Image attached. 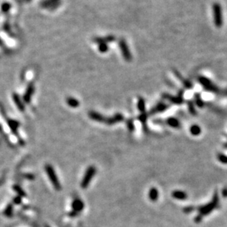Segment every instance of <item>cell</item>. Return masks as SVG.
<instances>
[{"instance_id":"6da1fadb","label":"cell","mask_w":227,"mask_h":227,"mask_svg":"<svg viewBox=\"0 0 227 227\" xmlns=\"http://www.w3.org/2000/svg\"><path fill=\"white\" fill-rule=\"evenodd\" d=\"M45 171L47 173L48 177H49V180L51 184H52L53 187L55 188V190H60L61 189V184L60 182L58 177H57L56 173H55V169L50 164H46L45 165Z\"/></svg>"},{"instance_id":"7a4b0ae2","label":"cell","mask_w":227,"mask_h":227,"mask_svg":"<svg viewBox=\"0 0 227 227\" xmlns=\"http://www.w3.org/2000/svg\"><path fill=\"white\" fill-rule=\"evenodd\" d=\"M96 173V169L94 166H90L89 168H87L81 182L80 186L82 188L85 189L89 186L92 178L95 176Z\"/></svg>"},{"instance_id":"3957f363","label":"cell","mask_w":227,"mask_h":227,"mask_svg":"<svg viewBox=\"0 0 227 227\" xmlns=\"http://www.w3.org/2000/svg\"><path fill=\"white\" fill-rule=\"evenodd\" d=\"M213 16H214V22L216 27L220 28L223 25V18L221 7L218 3L214 4L213 5Z\"/></svg>"},{"instance_id":"277c9868","label":"cell","mask_w":227,"mask_h":227,"mask_svg":"<svg viewBox=\"0 0 227 227\" xmlns=\"http://www.w3.org/2000/svg\"><path fill=\"white\" fill-rule=\"evenodd\" d=\"M118 44H119V47H120V50L121 52V54H122L123 58L126 60L127 62H130V61H132V57L127 41L123 39H121L119 40Z\"/></svg>"},{"instance_id":"5b68a950","label":"cell","mask_w":227,"mask_h":227,"mask_svg":"<svg viewBox=\"0 0 227 227\" xmlns=\"http://www.w3.org/2000/svg\"><path fill=\"white\" fill-rule=\"evenodd\" d=\"M61 0H42L40 3L41 7L49 11H55L61 5Z\"/></svg>"},{"instance_id":"8992f818","label":"cell","mask_w":227,"mask_h":227,"mask_svg":"<svg viewBox=\"0 0 227 227\" xmlns=\"http://www.w3.org/2000/svg\"><path fill=\"white\" fill-rule=\"evenodd\" d=\"M34 91H35V86L33 83H29L27 86V89H26V91L23 96V100L26 103H29L31 101L32 96L34 94Z\"/></svg>"},{"instance_id":"52a82bcc","label":"cell","mask_w":227,"mask_h":227,"mask_svg":"<svg viewBox=\"0 0 227 227\" xmlns=\"http://www.w3.org/2000/svg\"><path fill=\"white\" fill-rule=\"evenodd\" d=\"M88 116L91 119L96 121V122L104 123H105V122H106L107 117H104L102 114L96 112V111H90V112L88 113Z\"/></svg>"},{"instance_id":"ba28073f","label":"cell","mask_w":227,"mask_h":227,"mask_svg":"<svg viewBox=\"0 0 227 227\" xmlns=\"http://www.w3.org/2000/svg\"><path fill=\"white\" fill-rule=\"evenodd\" d=\"M115 40V37L114 35H107L106 37H95L94 39H93V42H95L97 44H99L102 43H109L113 42Z\"/></svg>"},{"instance_id":"9c48e42d","label":"cell","mask_w":227,"mask_h":227,"mask_svg":"<svg viewBox=\"0 0 227 227\" xmlns=\"http://www.w3.org/2000/svg\"><path fill=\"white\" fill-rule=\"evenodd\" d=\"M7 123L10 128H11V130L12 131V132L14 133L16 137L19 136L18 135V128H19L20 123L17 120H14V119H7Z\"/></svg>"},{"instance_id":"30bf717a","label":"cell","mask_w":227,"mask_h":227,"mask_svg":"<svg viewBox=\"0 0 227 227\" xmlns=\"http://www.w3.org/2000/svg\"><path fill=\"white\" fill-rule=\"evenodd\" d=\"M12 97H13V101H14L16 105L17 106L18 109H19L20 111H25L24 104L22 100H21V98H20L19 95L16 94V93H13Z\"/></svg>"},{"instance_id":"8fae6325","label":"cell","mask_w":227,"mask_h":227,"mask_svg":"<svg viewBox=\"0 0 227 227\" xmlns=\"http://www.w3.org/2000/svg\"><path fill=\"white\" fill-rule=\"evenodd\" d=\"M123 119V117L121 114H115L114 116L112 117H107L105 123L107 125H113L116 123L121 122Z\"/></svg>"},{"instance_id":"7c38bea8","label":"cell","mask_w":227,"mask_h":227,"mask_svg":"<svg viewBox=\"0 0 227 227\" xmlns=\"http://www.w3.org/2000/svg\"><path fill=\"white\" fill-rule=\"evenodd\" d=\"M216 205V201H214V202L213 203H211V204L207 205V206H203V207L200 210L201 214H202V215H207L208 213H210L211 211L215 208Z\"/></svg>"},{"instance_id":"4fadbf2b","label":"cell","mask_w":227,"mask_h":227,"mask_svg":"<svg viewBox=\"0 0 227 227\" xmlns=\"http://www.w3.org/2000/svg\"><path fill=\"white\" fill-rule=\"evenodd\" d=\"M72 208L73 210L76 211V212H79V211L82 210L83 208H84V204H83L82 201H81L80 199H75L72 203Z\"/></svg>"},{"instance_id":"5bb4252c","label":"cell","mask_w":227,"mask_h":227,"mask_svg":"<svg viewBox=\"0 0 227 227\" xmlns=\"http://www.w3.org/2000/svg\"><path fill=\"white\" fill-rule=\"evenodd\" d=\"M66 103L71 108H77L79 105V102L78 100L73 98V97H68L66 99Z\"/></svg>"},{"instance_id":"9a60e30c","label":"cell","mask_w":227,"mask_h":227,"mask_svg":"<svg viewBox=\"0 0 227 227\" xmlns=\"http://www.w3.org/2000/svg\"><path fill=\"white\" fill-rule=\"evenodd\" d=\"M13 190L15 191L17 193L18 196L20 197H25L27 195H26V192H24V190H23V188L21 187H20L19 185L18 184H14L13 186Z\"/></svg>"},{"instance_id":"2e32d148","label":"cell","mask_w":227,"mask_h":227,"mask_svg":"<svg viewBox=\"0 0 227 227\" xmlns=\"http://www.w3.org/2000/svg\"><path fill=\"white\" fill-rule=\"evenodd\" d=\"M173 196H174V198L180 199V200H183V199L186 198V194L184 192H181V191H175L173 193Z\"/></svg>"},{"instance_id":"e0dca14e","label":"cell","mask_w":227,"mask_h":227,"mask_svg":"<svg viewBox=\"0 0 227 227\" xmlns=\"http://www.w3.org/2000/svg\"><path fill=\"white\" fill-rule=\"evenodd\" d=\"M157 197H158V192L155 188H152L150 190V192H149V198L151 199V201H156L157 199Z\"/></svg>"},{"instance_id":"ac0fdd59","label":"cell","mask_w":227,"mask_h":227,"mask_svg":"<svg viewBox=\"0 0 227 227\" xmlns=\"http://www.w3.org/2000/svg\"><path fill=\"white\" fill-rule=\"evenodd\" d=\"M98 47H99V51L101 53H107V52L109 50V47L108 45H107V44L105 43L99 44H98Z\"/></svg>"},{"instance_id":"d6986e66","label":"cell","mask_w":227,"mask_h":227,"mask_svg":"<svg viewBox=\"0 0 227 227\" xmlns=\"http://www.w3.org/2000/svg\"><path fill=\"white\" fill-rule=\"evenodd\" d=\"M2 11L4 13H7L10 10L11 8V5L8 2H5L2 5Z\"/></svg>"},{"instance_id":"ffe728a7","label":"cell","mask_w":227,"mask_h":227,"mask_svg":"<svg viewBox=\"0 0 227 227\" xmlns=\"http://www.w3.org/2000/svg\"><path fill=\"white\" fill-rule=\"evenodd\" d=\"M2 28L4 30V31L6 32L7 34L10 35H13V33H12V31H11V26H10L8 22H5V24H4Z\"/></svg>"},{"instance_id":"44dd1931","label":"cell","mask_w":227,"mask_h":227,"mask_svg":"<svg viewBox=\"0 0 227 227\" xmlns=\"http://www.w3.org/2000/svg\"><path fill=\"white\" fill-rule=\"evenodd\" d=\"M191 133L194 135H198L201 132V129L198 125H193L190 128Z\"/></svg>"},{"instance_id":"7402d4cb","label":"cell","mask_w":227,"mask_h":227,"mask_svg":"<svg viewBox=\"0 0 227 227\" xmlns=\"http://www.w3.org/2000/svg\"><path fill=\"white\" fill-rule=\"evenodd\" d=\"M12 212H13V205L12 204H8L7 206L6 207L5 210V214L6 216L11 217L12 215Z\"/></svg>"},{"instance_id":"603a6c76","label":"cell","mask_w":227,"mask_h":227,"mask_svg":"<svg viewBox=\"0 0 227 227\" xmlns=\"http://www.w3.org/2000/svg\"><path fill=\"white\" fill-rule=\"evenodd\" d=\"M137 107H138V109L140 111H144V108H145V103H144V100L142 98H140L138 100V103H137Z\"/></svg>"},{"instance_id":"cb8c5ba5","label":"cell","mask_w":227,"mask_h":227,"mask_svg":"<svg viewBox=\"0 0 227 227\" xmlns=\"http://www.w3.org/2000/svg\"><path fill=\"white\" fill-rule=\"evenodd\" d=\"M168 123H169V125H171V126H173V127H177L179 125L178 121H177L176 119H173V118L168 119Z\"/></svg>"},{"instance_id":"d4e9b609","label":"cell","mask_w":227,"mask_h":227,"mask_svg":"<svg viewBox=\"0 0 227 227\" xmlns=\"http://www.w3.org/2000/svg\"><path fill=\"white\" fill-rule=\"evenodd\" d=\"M13 202H14L16 204H20L21 202V197H20L19 196L15 197V198H13Z\"/></svg>"},{"instance_id":"484cf974","label":"cell","mask_w":227,"mask_h":227,"mask_svg":"<svg viewBox=\"0 0 227 227\" xmlns=\"http://www.w3.org/2000/svg\"><path fill=\"white\" fill-rule=\"evenodd\" d=\"M127 125H128V128L129 129V130H131V131L133 130V125L131 121H128V122H127Z\"/></svg>"},{"instance_id":"4316f807","label":"cell","mask_w":227,"mask_h":227,"mask_svg":"<svg viewBox=\"0 0 227 227\" xmlns=\"http://www.w3.org/2000/svg\"><path fill=\"white\" fill-rule=\"evenodd\" d=\"M192 210H194V209H193V207H188V208H185V212H191Z\"/></svg>"},{"instance_id":"83f0119b","label":"cell","mask_w":227,"mask_h":227,"mask_svg":"<svg viewBox=\"0 0 227 227\" xmlns=\"http://www.w3.org/2000/svg\"><path fill=\"white\" fill-rule=\"evenodd\" d=\"M3 46H4L3 41L1 39V38H0V47H3Z\"/></svg>"},{"instance_id":"f1b7e54d","label":"cell","mask_w":227,"mask_h":227,"mask_svg":"<svg viewBox=\"0 0 227 227\" xmlns=\"http://www.w3.org/2000/svg\"><path fill=\"white\" fill-rule=\"evenodd\" d=\"M22 2H28V1H30V0H21Z\"/></svg>"}]
</instances>
